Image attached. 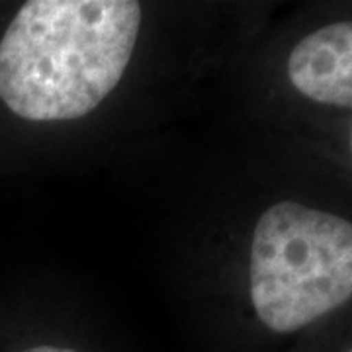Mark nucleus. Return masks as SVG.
I'll return each instance as SVG.
<instances>
[{"mask_svg": "<svg viewBox=\"0 0 352 352\" xmlns=\"http://www.w3.org/2000/svg\"><path fill=\"white\" fill-rule=\"evenodd\" d=\"M143 6L129 0H32L0 38V102L36 124L92 113L138 47Z\"/></svg>", "mask_w": 352, "mask_h": 352, "instance_id": "1", "label": "nucleus"}, {"mask_svg": "<svg viewBox=\"0 0 352 352\" xmlns=\"http://www.w3.org/2000/svg\"><path fill=\"white\" fill-rule=\"evenodd\" d=\"M10 352H87L78 346L59 342V340H36V342H28L22 346H16Z\"/></svg>", "mask_w": 352, "mask_h": 352, "instance_id": "6", "label": "nucleus"}, {"mask_svg": "<svg viewBox=\"0 0 352 352\" xmlns=\"http://www.w3.org/2000/svg\"><path fill=\"white\" fill-rule=\"evenodd\" d=\"M247 296L256 325L289 339L352 305V208L282 196L258 217L247 251Z\"/></svg>", "mask_w": 352, "mask_h": 352, "instance_id": "2", "label": "nucleus"}, {"mask_svg": "<svg viewBox=\"0 0 352 352\" xmlns=\"http://www.w3.org/2000/svg\"><path fill=\"white\" fill-rule=\"evenodd\" d=\"M284 90L325 120L352 116V10L309 24L280 61Z\"/></svg>", "mask_w": 352, "mask_h": 352, "instance_id": "3", "label": "nucleus"}, {"mask_svg": "<svg viewBox=\"0 0 352 352\" xmlns=\"http://www.w3.org/2000/svg\"><path fill=\"white\" fill-rule=\"evenodd\" d=\"M323 133H327L331 151L339 157L342 166L352 175V116L325 120Z\"/></svg>", "mask_w": 352, "mask_h": 352, "instance_id": "4", "label": "nucleus"}, {"mask_svg": "<svg viewBox=\"0 0 352 352\" xmlns=\"http://www.w3.org/2000/svg\"><path fill=\"white\" fill-rule=\"evenodd\" d=\"M309 352H352V317L349 319V325L342 329V333L333 335L323 346L317 344Z\"/></svg>", "mask_w": 352, "mask_h": 352, "instance_id": "5", "label": "nucleus"}]
</instances>
